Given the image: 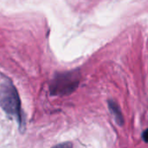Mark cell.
<instances>
[{
  "instance_id": "6da1fadb",
  "label": "cell",
  "mask_w": 148,
  "mask_h": 148,
  "mask_svg": "<svg viewBox=\"0 0 148 148\" xmlns=\"http://www.w3.org/2000/svg\"><path fill=\"white\" fill-rule=\"evenodd\" d=\"M0 106L8 114L16 119L20 127L23 126L20 98L16 88L8 78H4L0 85Z\"/></svg>"
},
{
  "instance_id": "7a4b0ae2",
  "label": "cell",
  "mask_w": 148,
  "mask_h": 148,
  "mask_svg": "<svg viewBox=\"0 0 148 148\" xmlns=\"http://www.w3.org/2000/svg\"><path fill=\"white\" fill-rule=\"evenodd\" d=\"M78 76L76 72H69L56 75L50 84L51 95H65L72 93L79 84Z\"/></svg>"
},
{
  "instance_id": "3957f363",
  "label": "cell",
  "mask_w": 148,
  "mask_h": 148,
  "mask_svg": "<svg viewBox=\"0 0 148 148\" xmlns=\"http://www.w3.org/2000/svg\"><path fill=\"white\" fill-rule=\"evenodd\" d=\"M108 108L110 109L111 114L114 115L116 123L119 126H122L124 124V118H123L122 113L121 111V108L117 105V103L115 101L110 100V101H108Z\"/></svg>"
},
{
  "instance_id": "277c9868",
  "label": "cell",
  "mask_w": 148,
  "mask_h": 148,
  "mask_svg": "<svg viewBox=\"0 0 148 148\" xmlns=\"http://www.w3.org/2000/svg\"><path fill=\"white\" fill-rule=\"evenodd\" d=\"M52 148H73V145L70 142H65V143H62L57 146H55Z\"/></svg>"
},
{
  "instance_id": "5b68a950",
  "label": "cell",
  "mask_w": 148,
  "mask_h": 148,
  "mask_svg": "<svg viewBox=\"0 0 148 148\" xmlns=\"http://www.w3.org/2000/svg\"><path fill=\"white\" fill-rule=\"evenodd\" d=\"M143 140L148 143V128L145 130V132L143 133Z\"/></svg>"
}]
</instances>
